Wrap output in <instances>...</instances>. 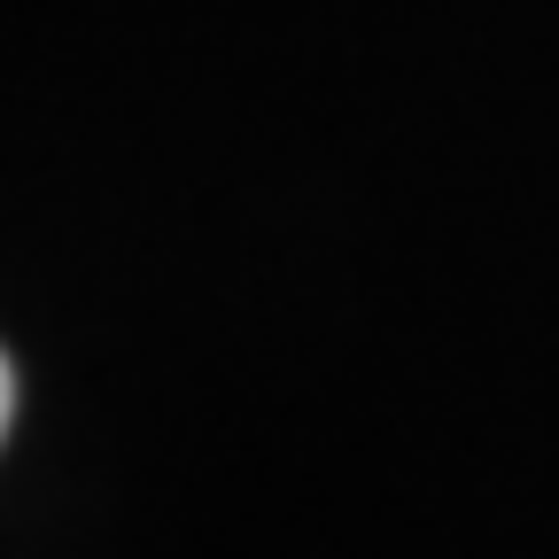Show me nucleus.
Segmentation results:
<instances>
[{"label":"nucleus","instance_id":"obj_1","mask_svg":"<svg viewBox=\"0 0 559 559\" xmlns=\"http://www.w3.org/2000/svg\"><path fill=\"white\" fill-rule=\"evenodd\" d=\"M16 412H24V381H16V366H0V419L16 428Z\"/></svg>","mask_w":559,"mask_h":559}]
</instances>
